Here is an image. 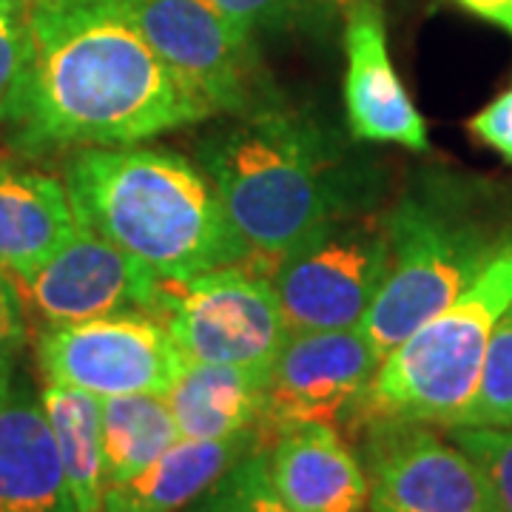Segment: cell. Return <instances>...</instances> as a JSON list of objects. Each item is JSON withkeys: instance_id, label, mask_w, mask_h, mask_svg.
<instances>
[{"instance_id": "obj_14", "label": "cell", "mask_w": 512, "mask_h": 512, "mask_svg": "<svg viewBox=\"0 0 512 512\" xmlns=\"http://www.w3.org/2000/svg\"><path fill=\"white\" fill-rule=\"evenodd\" d=\"M268 473L291 512H370L365 467L333 424H296L276 433Z\"/></svg>"}, {"instance_id": "obj_10", "label": "cell", "mask_w": 512, "mask_h": 512, "mask_svg": "<svg viewBox=\"0 0 512 512\" xmlns=\"http://www.w3.org/2000/svg\"><path fill=\"white\" fill-rule=\"evenodd\" d=\"M37 367L46 382L111 399L128 393L165 396L185 359L157 313L123 311L40 330Z\"/></svg>"}, {"instance_id": "obj_21", "label": "cell", "mask_w": 512, "mask_h": 512, "mask_svg": "<svg viewBox=\"0 0 512 512\" xmlns=\"http://www.w3.org/2000/svg\"><path fill=\"white\" fill-rule=\"evenodd\" d=\"M183 512H291L271 484L268 444L251 447Z\"/></svg>"}, {"instance_id": "obj_17", "label": "cell", "mask_w": 512, "mask_h": 512, "mask_svg": "<svg viewBox=\"0 0 512 512\" xmlns=\"http://www.w3.org/2000/svg\"><path fill=\"white\" fill-rule=\"evenodd\" d=\"M268 367L185 362L165 399L183 439L222 441L259 430Z\"/></svg>"}, {"instance_id": "obj_18", "label": "cell", "mask_w": 512, "mask_h": 512, "mask_svg": "<svg viewBox=\"0 0 512 512\" xmlns=\"http://www.w3.org/2000/svg\"><path fill=\"white\" fill-rule=\"evenodd\" d=\"M262 430L234 439L197 441L180 439L143 473L120 484H109L103 495L106 512H183L217 478L237 464L251 447L262 444ZM268 444V441H265Z\"/></svg>"}, {"instance_id": "obj_11", "label": "cell", "mask_w": 512, "mask_h": 512, "mask_svg": "<svg viewBox=\"0 0 512 512\" xmlns=\"http://www.w3.org/2000/svg\"><path fill=\"white\" fill-rule=\"evenodd\" d=\"M382 356L362 325L345 330H291L271 367L262 436L296 424L350 427L365 402Z\"/></svg>"}, {"instance_id": "obj_12", "label": "cell", "mask_w": 512, "mask_h": 512, "mask_svg": "<svg viewBox=\"0 0 512 512\" xmlns=\"http://www.w3.org/2000/svg\"><path fill=\"white\" fill-rule=\"evenodd\" d=\"M26 311L46 328H63L123 311H154L163 279L97 231L80 225L55 256L18 279Z\"/></svg>"}, {"instance_id": "obj_8", "label": "cell", "mask_w": 512, "mask_h": 512, "mask_svg": "<svg viewBox=\"0 0 512 512\" xmlns=\"http://www.w3.org/2000/svg\"><path fill=\"white\" fill-rule=\"evenodd\" d=\"M126 9L148 46L214 117H242L282 100L262 69L259 40L214 0H126Z\"/></svg>"}, {"instance_id": "obj_3", "label": "cell", "mask_w": 512, "mask_h": 512, "mask_svg": "<svg viewBox=\"0 0 512 512\" xmlns=\"http://www.w3.org/2000/svg\"><path fill=\"white\" fill-rule=\"evenodd\" d=\"M63 180L80 225L183 282L251 259L208 174L168 148H80L66 154Z\"/></svg>"}, {"instance_id": "obj_16", "label": "cell", "mask_w": 512, "mask_h": 512, "mask_svg": "<svg viewBox=\"0 0 512 512\" xmlns=\"http://www.w3.org/2000/svg\"><path fill=\"white\" fill-rule=\"evenodd\" d=\"M0 512H77L52 424L23 379L0 393Z\"/></svg>"}, {"instance_id": "obj_24", "label": "cell", "mask_w": 512, "mask_h": 512, "mask_svg": "<svg viewBox=\"0 0 512 512\" xmlns=\"http://www.w3.org/2000/svg\"><path fill=\"white\" fill-rule=\"evenodd\" d=\"M447 436L473 458L495 510L512 512V427H453Z\"/></svg>"}, {"instance_id": "obj_27", "label": "cell", "mask_w": 512, "mask_h": 512, "mask_svg": "<svg viewBox=\"0 0 512 512\" xmlns=\"http://www.w3.org/2000/svg\"><path fill=\"white\" fill-rule=\"evenodd\" d=\"M470 134L481 146L493 148L495 154L512 163V83L490 106L470 117Z\"/></svg>"}, {"instance_id": "obj_25", "label": "cell", "mask_w": 512, "mask_h": 512, "mask_svg": "<svg viewBox=\"0 0 512 512\" xmlns=\"http://www.w3.org/2000/svg\"><path fill=\"white\" fill-rule=\"evenodd\" d=\"M32 57V6L0 0V117L18 94Z\"/></svg>"}, {"instance_id": "obj_1", "label": "cell", "mask_w": 512, "mask_h": 512, "mask_svg": "<svg viewBox=\"0 0 512 512\" xmlns=\"http://www.w3.org/2000/svg\"><path fill=\"white\" fill-rule=\"evenodd\" d=\"M214 111L148 46L126 0L32 6V57L0 128L26 157L140 146Z\"/></svg>"}, {"instance_id": "obj_2", "label": "cell", "mask_w": 512, "mask_h": 512, "mask_svg": "<svg viewBox=\"0 0 512 512\" xmlns=\"http://www.w3.org/2000/svg\"><path fill=\"white\" fill-rule=\"evenodd\" d=\"M197 165L254 259L271 265L336 217L373 208V168L316 114L276 100L214 128L197 143Z\"/></svg>"}, {"instance_id": "obj_5", "label": "cell", "mask_w": 512, "mask_h": 512, "mask_svg": "<svg viewBox=\"0 0 512 512\" xmlns=\"http://www.w3.org/2000/svg\"><path fill=\"white\" fill-rule=\"evenodd\" d=\"M510 308L512 245L444 311L384 356L348 430L370 416L419 421L439 430L458 427L476 396L490 336Z\"/></svg>"}, {"instance_id": "obj_26", "label": "cell", "mask_w": 512, "mask_h": 512, "mask_svg": "<svg viewBox=\"0 0 512 512\" xmlns=\"http://www.w3.org/2000/svg\"><path fill=\"white\" fill-rule=\"evenodd\" d=\"M29 342L26 305L18 282L0 271V393L20 379V359Z\"/></svg>"}, {"instance_id": "obj_7", "label": "cell", "mask_w": 512, "mask_h": 512, "mask_svg": "<svg viewBox=\"0 0 512 512\" xmlns=\"http://www.w3.org/2000/svg\"><path fill=\"white\" fill-rule=\"evenodd\" d=\"M390 259L384 211L336 217L271 262V285L291 330L359 328Z\"/></svg>"}, {"instance_id": "obj_28", "label": "cell", "mask_w": 512, "mask_h": 512, "mask_svg": "<svg viewBox=\"0 0 512 512\" xmlns=\"http://www.w3.org/2000/svg\"><path fill=\"white\" fill-rule=\"evenodd\" d=\"M453 3L512 35V0H453Z\"/></svg>"}, {"instance_id": "obj_15", "label": "cell", "mask_w": 512, "mask_h": 512, "mask_svg": "<svg viewBox=\"0 0 512 512\" xmlns=\"http://www.w3.org/2000/svg\"><path fill=\"white\" fill-rule=\"evenodd\" d=\"M66 180L26 157H0V271L15 282L37 271L77 234Z\"/></svg>"}, {"instance_id": "obj_19", "label": "cell", "mask_w": 512, "mask_h": 512, "mask_svg": "<svg viewBox=\"0 0 512 512\" xmlns=\"http://www.w3.org/2000/svg\"><path fill=\"white\" fill-rule=\"evenodd\" d=\"M40 404L52 424L77 512H106L100 399L66 384L46 382L40 390Z\"/></svg>"}, {"instance_id": "obj_29", "label": "cell", "mask_w": 512, "mask_h": 512, "mask_svg": "<svg viewBox=\"0 0 512 512\" xmlns=\"http://www.w3.org/2000/svg\"><path fill=\"white\" fill-rule=\"evenodd\" d=\"M23 3H29V6H35V3H43V0H23Z\"/></svg>"}, {"instance_id": "obj_6", "label": "cell", "mask_w": 512, "mask_h": 512, "mask_svg": "<svg viewBox=\"0 0 512 512\" xmlns=\"http://www.w3.org/2000/svg\"><path fill=\"white\" fill-rule=\"evenodd\" d=\"M154 313L185 362L271 367L291 328L271 285V265L242 259L183 282H163Z\"/></svg>"}, {"instance_id": "obj_23", "label": "cell", "mask_w": 512, "mask_h": 512, "mask_svg": "<svg viewBox=\"0 0 512 512\" xmlns=\"http://www.w3.org/2000/svg\"><path fill=\"white\" fill-rule=\"evenodd\" d=\"M458 427H512V308L490 336L476 396Z\"/></svg>"}, {"instance_id": "obj_4", "label": "cell", "mask_w": 512, "mask_h": 512, "mask_svg": "<svg viewBox=\"0 0 512 512\" xmlns=\"http://www.w3.org/2000/svg\"><path fill=\"white\" fill-rule=\"evenodd\" d=\"M390 259L362 330L379 356L444 311L512 245V214L490 185L427 168L384 211Z\"/></svg>"}, {"instance_id": "obj_13", "label": "cell", "mask_w": 512, "mask_h": 512, "mask_svg": "<svg viewBox=\"0 0 512 512\" xmlns=\"http://www.w3.org/2000/svg\"><path fill=\"white\" fill-rule=\"evenodd\" d=\"M342 43L348 57L345 111L356 143H382L427 151L430 137L402 77L393 66L382 0H348L342 9Z\"/></svg>"}, {"instance_id": "obj_9", "label": "cell", "mask_w": 512, "mask_h": 512, "mask_svg": "<svg viewBox=\"0 0 512 512\" xmlns=\"http://www.w3.org/2000/svg\"><path fill=\"white\" fill-rule=\"evenodd\" d=\"M350 433L370 512H498L473 458L439 427L370 416Z\"/></svg>"}, {"instance_id": "obj_20", "label": "cell", "mask_w": 512, "mask_h": 512, "mask_svg": "<svg viewBox=\"0 0 512 512\" xmlns=\"http://www.w3.org/2000/svg\"><path fill=\"white\" fill-rule=\"evenodd\" d=\"M100 430L106 487L143 473L148 464L183 439L168 399L160 393L100 399Z\"/></svg>"}, {"instance_id": "obj_22", "label": "cell", "mask_w": 512, "mask_h": 512, "mask_svg": "<svg viewBox=\"0 0 512 512\" xmlns=\"http://www.w3.org/2000/svg\"><path fill=\"white\" fill-rule=\"evenodd\" d=\"M245 35H293L319 29L336 18L348 0H214Z\"/></svg>"}]
</instances>
